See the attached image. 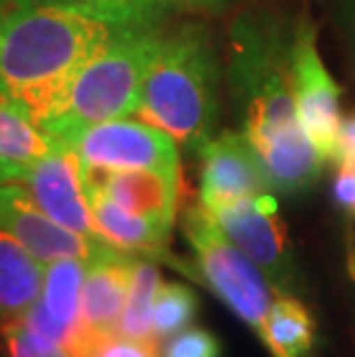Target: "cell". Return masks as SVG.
<instances>
[{
    "mask_svg": "<svg viewBox=\"0 0 355 357\" xmlns=\"http://www.w3.org/2000/svg\"><path fill=\"white\" fill-rule=\"evenodd\" d=\"M137 254L111 249L86 265L81 288V325L95 334H116L130 291Z\"/></svg>",
    "mask_w": 355,
    "mask_h": 357,
    "instance_id": "obj_15",
    "label": "cell"
},
{
    "mask_svg": "<svg viewBox=\"0 0 355 357\" xmlns=\"http://www.w3.org/2000/svg\"><path fill=\"white\" fill-rule=\"evenodd\" d=\"M335 199L346 215L355 219V164L339 162L335 178Z\"/></svg>",
    "mask_w": 355,
    "mask_h": 357,
    "instance_id": "obj_26",
    "label": "cell"
},
{
    "mask_svg": "<svg viewBox=\"0 0 355 357\" xmlns=\"http://www.w3.org/2000/svg\"><path fill=\"white\" fill-rule=\"evenodd\" d=\"M88 205L93 212L95 229L107 245L123 249L130 254L141 256H162L166 258V245H169L171 226L157 219L134 215V212L120 208L104 194L88 192Z\"/></svg>",
    "mask_w": 355,
    "mask_h": 357,
    "instance_id": "obj_16",
    "label": "cell"
},
{
    "mask_svg": "<svg viewBox=\"0 0 355 357\" xmlns=\"http://www.w3.org/2000/svg\"><path fill=\"white\" fill-rule=\"evenodd\" d=\"M33 199L60 226L88 240L104 242L95 229L86 189H83L81 159L72 148L60 146L42 157L24 180Z\"/></svg>",
    "mask_w": 355,
    "mask_h": 357,
    "instance_id": "obj_11",
    "label": "cell"
},
{
    "mask_svg": "<svg viewBox=\"0 0 355 357\" xmlns=\"http://www.w3.org/2000/svg\"><path fill=\"white\" fill-rule=\"evenodd\" d=\"M83 169V166H81ZM180 171L83 169V189L104 194L134 215L173 226L180 203Z\"/></svg>",
    "mask_w": 355,
    "mask_h": 357,
    "instance_id": "obj_12",
    "label": "cell"
},
{
    "mask_svg": "<svg viewBox=\"0 0 355 357\" xmlns=\"http://www.w3.org/2000/svg\"><path fill=\"white\" fill-rule=\"evenodd\" d=\"M79 357H160L157 344L127 339L123 334H90Z\"/></svg>",
    "mask_w": 355,
    "mask_h": 357,
    "instance_id": "obj_23",
    "label": "cell"
},
{
    "mask_svg": "<svg viewBox=\"0 0 355 357\" xmlns=\"http://www.w3.org/2000/svg\"><path fill=\"white\" fill-rule=\"evenodd\" d=\"M314 318L293 295H279L268 316L266 346L275 357H307L314 348Z\"/></svg>",
    "mask_w": 355,
    "mask_h": 357,
    "instance_id": "obj_19",
    "label": "cell"
},
{
    "mask_svg": "<svg viewBox=\"0 0 355 357\" xmlns=\"http://www.w3.org/2000/svg\"><path fill=\"white\" fill-rule=\"evenodd\" d=\"M160 286H162L160 268H157L148 256L146 258L137 256L118 334H123L127 339L157 344L155 332H153V307H155V298H157Z\"/></svg>",
    "mask_w": 355,
    "mask_h": 357,
    "instance_id": "obj_20",
    "label": "cell"
},
{
    "mask_svg": "<svg viewBox=\"0 0 355 357\" xmlns=\"http://www.w3.org/2000/svg\"><path fill=\"white\" fill-rule=\"evenodd\" d=\"M134 3L155 7V10H160L164 14H171V12H210V14H217V12L229 10L236 0H134Z\"/></svg>",
    "mask_w": 355,
    "mask_h": 357,
    "instance_id": "obj_25",
    "label": "cell"
},
{
    "mask_svg": "<svg viewBox=\"0 0 355 357\" xmlns=\"http://www.w3.org/2000/svg\"><path fill=\"white\" fill-rule=\"evenodd\" d=\"M183 231L194 249L203 281L222 302L254 328L261 341L268 337V316L273 309V286L266 275L226 238L213 215L201 203L185 210Z\"/></svg>",
    "mask_w": 355,
    "mask_h": 357,
    "instance_id": "obj_5",
    "label": "cell"
},
{
    "mask_svg": "<svg viewBox=\"0 0 355 357\" xmlns=\"http://www.w3.org/2000/svg\"><path fill=\"white\" fill-rule=\"evenodd\" d=\"M86 265L88 263L81 258H60L44 265L40 300L21 318L28 328L56 341L63 351L70 346L81 325V288Z\"/></svg>",
    "mask_w": 355,
    "mask_h": 357,
    "instance_id": "obj_13",
    "label": "cell"
},
{
    "mask_svg": "<svg viewBox=\"0 0 355 357\" xmlns=\"http://www.w3.org/2000/svg\"><path fill=\"white\" fill-rule=\"evenodd\" d=\"M0 226L12 233L42 265L60 261V258H81L90 263L116 249L107 242L83 238L54 222L30 199L24 185L0 187Z\"/></svg>",
    "mask_w": 355,
    "mask_h": 357,
    "instance_id": "obj_9",
    "label": "cell"
},
{
    "mask_svg": "<svg viewBox=\"0 0 355 357\" xmlns=\"http://www.w3.org/2000/svg\"><path fill=\"white\" fill-rule=\"evenodd\" d=\"M83 169L180 171V150L171 134L134 118L93 125L70 141Z\"/></svg>",
    "mask_w": 355,
    "mask_h": 357,
    "instance_id": "obj_7",
    "label": "cell"
},
{
    "mask_svg": "<svg viewBox=\"0 0 355 357\" xmlns=\"http://www.w3.org/2000/svg\"><path fill=\"white\" fill-rule=\"evenodd\" d=\"M199 311V300L185 284H162L153 307L155 339H171L190 328Z\"/></svg>",
    "mask_w": 355,
    "mask_h": 357,
    "instance_id": "obj_21",
    "label": "cell"
},
{
    "mask_svg": "<svg viewBox=\"0 0 355 357\" xmlns=\"http://www.w3.org/2000/svg\"><path fill=\"white\" fill-rule=\"evenodd\" d=\"M226 81L245 136L298 123L293 97V33L270 14H243L231 28Z\"/></svg>",
    "mask_w": 355,
    "mask_h": 357,
    "instance_id": "obj_4",
    "label": "cell"
},
{
    "mask_svg": "<svg viewBox=\"0 0 355 357\" xmlns=\"http://www.w3.org/2000/svg\"><path fill=\"white\" fill-rule=\"evenodd\" d=\"M219 70L213 42L201 26L169 33L141 88L137 116L171 134L178 146L199 155L219 120Z\"/></svg>",
    "mask_w": 355,
    "mask_h": 357,
    "instance_id": "obj_2",
    "label": "cell"
},
{
    "mask_svg": "<svg viewBox=\"0 0 355 357\" xmlns=\"http://www.w3.org/2000/svg\"><path fill=\"white\" fill-rule=\"evenodd\" d=\"M166 17L134 0H0V102L37 125L97 51L125 30Z\"/></svg>",
    "mask_w": 355,
    "mask_h": 357,
    "instance_id": "obj_1",
    "label": "cell"
},
{
    "mask_svg": "<svg viewBox=\"0 0 355 357\" xmlns=\"http://www.w3.org/2000/svg\"><path fill=\"white\" fill-rule=\"evenodd\" d=\"M208 212L226 238L266 275L270 286L289 295L296 284V263L275 196L266 192Z\"/></svg>",
    "mask_w": 355,
    "mask_h": 357,
    "instance_id": "obj_6",
    "label": "cell"
},
{
    "mask_svg": "<svg viewBox=\"0 0 355 357\" xmlns=\"http://www.w3.org/2000/svg\"><path fill=\"white\" fill-rule=\"evenodd\" d=\"M261 162L268 187L282 194H296L312 187L321 176L326 157L300 125L247 136Z\"/></svg>",
    "mask_w": 355,
    "mask_h": 357,
    "instance_id": "obj_14",
    "label": "cell"
},
{
    "mask_svg": "<svg viewBox=\"0 0 355 357\" xmlns=\"http://www.w3.org/2000/svg\"><path fill=\"white\" fill-rule=\"evenodd\" d=\"M44 265L0 226V325L24 318L40 300Z\"/></svg>",
    "mask_w": 355,
    "mask_h": 357,
    "instance_id": "obj_18",
    "label": "cell"
},
{
    "mask_svg": "<svg viewBox=\"0 0 355 357\" xmlns=\"http://www.w3.org/2000/svg\"><path fill=\"white\" fill-rule=\"evenodd\" d=\"M335 162H349L355 164V116L344 118L342 127L337 134V157Z\"/></svg>",
    "mask_w": 355,
    "mask_h": 357,
    "instance_id": "obj_27",
    "label": "cell"
},
{
    "mask_svg": "<svg viewBox=\"0 0 355 357\" xmlns=\"http://www.w3.org/2000/svg\"><path fill=\"white\" fill-rule=\"evenodd\" d=\"M164 21L134 26L97 51L67 79L37 127L60 146H70L83 129L134 116L146 74L166 37Z\"/></svg>",
    "mask_w": 355,
    "mask_h": 357,
    "instance_id": "obj_3",
    "label": "cell"
},
{
    "mask_svg": "<svg viewBox=\"0 0 355 357\" xmlns=\"http://www.w3.org/2000/svg\"><path fill=\"white\" fill-rule=\"evenodd\" d=\"M199 157V203L206 210H217L240 199L270 192L259 157L243 129L240 132H233V129L219 132L206 143Z\"/></svg>",
    "mask_w": 355,
    "mask_h": 357,
    "instance_id": "obj_10",
    "label": "cell"
},
{
    "mask_svg": "<svg viewBox=\"0 0 355 357\" xmlns=\"http://www.w3.org/2000/svg\"><path fill=\"white\" fill-rule=\"evenodd\" d=\"M60 148L24 111L0 102V187L24 185L30 169Z\"/></svg>",
    "mask_w": 355,
    "mask_h": 357,
    "instance_id": "obj_17",
    "label": "cell"
},
{
    "mask_svg": "<svg viewBox=\"0 0 355 357\" xmlns=\"http://www.w3.org/2000/svg\"><path fill=\"white\" fill-rule=\"evenodd\" d=\"M293 97L300 127L309 134L326 162L337 157V134L342 127V88L330 77L316 47V28L300 19L293 30Z\"/></svg>",
    "mask_w": 355,
    "mask_h": 357,
    "instance_id": "obj_8",
    "label": "cell"
},
{
    "mask_svg": "<svg viewBox=\"0 0 355 357\" xmlns=\"http://www.w3.org/2000/svg\"><path fill=\"white\" fill-rule=\"evenodd\" d=\"M222 346L215 334L199 328H185L173 334L164 348L162 357H219Z\"/></svg>",
    "mask_w": 355,
    "mask_h": 357,
    "instance_id": "obj_24",
    "label": "cell"
},
{
    "mask_svg": "<svg viewBox=\"0 0 355 357\" xmlns=\"http://www.w3.org/2000/svg\"><path fill=\"white\" fill-rule=\"evenodd\" d=\"M0 332H3L10 357H67L56 341H51L44 334L28 328L21 318L5 321L0 325Z\"/></svg>",
    "mask_w": 355,
    "mask_h": 357,
    "instance_id": "obj_22",
    "label": "cell"
}]
</instances>
